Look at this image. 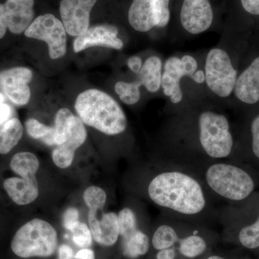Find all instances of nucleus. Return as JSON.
<instances>
[{"label": "nucleus", "instance_id": "nucleus-20", "mask_svg": "<svg viewBox=\"0 0 259 259\" xmlns=\"http://www.w3.org/2000/svg\"><path fill=\"white\" fill-rule=\"evenodd\" d=\"M23 135L21 122L16 117L10 119L0 128V154H7L18 145Z\"/></svg>", "mask_w": 259, "mask_h": 259}, {"label": "nucleus", "instance_id": "nucleus-32", "mask_svg": "<svg viewBox=\"0 0 259 259\" xmlns=\"http://www.w3.org/2000/svg\"><path fill=\"white\" fill-rule=\"evenodd\" d=\"M79 213L77 209L74 207H70L66 209L63 216V225L66 230L72 231L75 226L79 221Z\"/></svg>", "mask_w": 259, "mask_h": 259}, {"label": "nucleus", "instance_id": "nucleus-29", "mask_svg": "<svg viewBox=\"0 0 259 259\" xmlns=\"http://www.w3.org/2000/svg\"><path fill=\"white\" fill-rule=\"evenodd\" d=\"M239 241L247 248L254 249L259 247V217L253 224L245 227L239 233Z\"/></svg>", "mask_w": 259, "mask_h": 259}, {"label": "nucleus", "instance_id": "nucleus-24", "mask_svg": "<svg viewBox=\"0 0 259 259\" xmlns=\"http://www.w3.org/2000/svg\"><path fill=\"white\" fill-rule=\"evenodd\" d=\"M141 86L142 83L139 80L133 82L121 81L115 83V91L121 101L126 105H133L139 102L141 99L140 88Z\"/></svg>", "mask_w": 259, "mask_h": 259}, {"label": "nucleus", "instance_id": "nucleus-22", "mask_svg": "<svg viewBox=\"0 0 259 259\" xmlns=\"http://www.w3.org/2000/svg\"><path fill=\"white\" fill-rule=\"evenodd\" d=\"M149 248V239L143 232L136 231L131 236L123 240L124 254L129 258H135L144 255Z\"/></svg>", "mask_w": 259, "mask_h": 259}, {"label": "nucleus", "instance_id": "nucleus-26", "mask_svg": "<svg viewBox=\"0 0 259 259\" xmlns=\"http://www.w3.org/2000/svg\"><path fill=\"white\" fill-rule=\"evenodd\" d=\"M206 248L207 244L204 238L197 235H192L180 240V253L187 258L199 256L204 253Z\"/></svg>", "mask_w": 259, "mask_h": 259}, {"label": "nucleus", "instance_id": "nucleus-4", "mask_svg": "<svg viewBox=\"0 0 259 259\" xmlns=\"http://www.w3.org/2000/svg\"><path fill=\"white\" fill-rule=\"evenodd\" d=\"M39 166L38 158L32 153H18L12 158L10 168L20 177L7 179L3 186L15 204L26 205L38 197L39 187L35 175Z\"/></svg>", "mask_w": 259, "mask_h": 259}, {"label": "nucleus", "instance_id": "nucleus-28", "mask_svg": "<svg viewBox=\"0 0 259 259\" xmlns=\"http://www.w3.org/2000/svg\"><path fill=\"white\" fill-rule=\"evenodd\" d=\"M83 197L89 209H103L106 203V192L96 186L88 187L83 192Z\"/></svg>", "mask_w": 259, "mask_h": 259}, {"label": "nucleus", "instance_id": "nucleus-27", "mask_svg": "<svg viewBox=\"0 0 259 259\" xmlns=\"http://www.w3.org/2000/svg\"><path fill=\"white\" fill-rule=\"evenodd\" d=\"M117 216H118L120 235L123 240L128 238L133 233L138 231L137 219L132 209L127 207L122 209Z\"/></svg>", "mask_w": 259, "mask_h": 259}, {"label": "nucleus", "instance_id": "nucleus-34", "mask_svg": "<svg viewBox=\"0 0 259 259\" xmlns=\"http://www.w3.org/2000/svg\"><path fill=\"white\" fill-rule=\"evenodd\" d=\"M13 109L8 104L0 102V126L4 125L10 119L13 118Z\"/></svg>", "mask_w": 259, "mask_h": 259}, {"label": "nucleus", "instance_id": "nucleus-16", "mask_svg": "<svg viewBox=\"0 0 259 259\" xmlns=\"http://www.w3.org/2000/svg\"><path fill=\"white\" fill-rule=\"evenodd\" d=\"M88 133L83 122L79 117H75L71 134L66 142L56 146L52 153V159L56 166L66 168L71 166L76 150L87 140Z\"/></svg>", "mask_w": 259, "mask_h": 259}, {"label": "nucleus", "instance_id": "nucleus-6", "mask_svg": "<svg viewBox=\"0 0 259 259\" xmlns=\"http://www.w3.org/2000/svg\"><path fill=\"white\" fill-rule=\"evenodd\" d=\"M199 128L201 146L209 156L223 158L231 154L233 140L226 116L203 112L199 116Z\"/></svg>", "mask_w": 259, "mask_h": 259}, {"label": "nucleus", "instance_id": "nucleus-5", "mask_svg": "<svg viewBox=\"0 0 259 259\" xmlns=\"http://www.w3.org/2000/svg\"><path fill=\"white\" fill-rule=\"evenodd\" d=\"M205 179L211 190L230 200H243L254 190V182L246 171L228 163H214L209 166Z\"/></svg>", "mask_w": 259, "mask_h": 259}, {"label": "nucleus", "instance_id": "nucleus-2", "mask_svg": "<svg viewBox=\"0 0 259 259\" xmlns=\"http://www.w3.org/2000/svg\"><path fill=\"white\" fill-rule=\"evenodd\" d=\"M75 110L83 123L102 134L116 136L127 128L125 112L110 95L100 90H86L76 98Z\"/></svg>", "mask_w": 259, "mask_h": 259}, {"label": "nucleus", "instance_id": "nucleus-41", "mask_svg": "<svg viewBox=\"0 0 259 259\" xmlns=\"http://www.w3.org/2000/svg\"><path fill=\"white\" fill-rule=\"evenodd\" d=\"M207 259H226L223 258L222 257L218 256V255H212V256L209 257Z\"/></svg>", "mask_w": 259, "mask_h": 259}, {"label": "nucleus", "instance_id": "nucleus-1", "mask_svg": "<svg viewBox=\"0 0 259 259\" xmlns=\"http://www.w3.org/2000/svg\"><path fill=\"white\" fill-rule=\"evenodd\" d=\"M148 192L157 205L185 215L198 214L206 205L200 184L183 172L159 174L150 182Z\"/></svg>", "mask_w": 259, "mask_h": 259}, {"label": "nucleus", "instance_id": "nucleus-30", "mask_svg": "<svg viewBox=\"0 0 259 259\" xmlns=\"http://www.w3.org/2000/svg\"><path fill=\"white\" fill-rule=\"evenodd\" d=\"M73 241L77 246L88 248L93 243L92 233L90 228L85 223L79 222L71 231Z\"/></svg>", "mask_w": 259, "mask_h": 259}, {"label": "nucleus", "instance_id": "nucleus-7", "mask_svg": "<svg viewBox=\"0 0 259 259\" xmlns=\"http://www.w3.org/2000/svg\"><path fill=\"white\" fill-rule=\"evenodd\" d=\"M204 76L207 87L220 97L230 96L234 90L237 71L226 51L212 49L206 58Z\"/></svg>", "mask_w": 259, "mask_h": 259}, {"label": "nucleus", "instance_id": "nucleus-13", "mask_svg": "<svg viewBox=\"0 0 259 259\" xmlns=\"http://www.w3.org/2000/svg\"><path fill=\"white\" fill-rule=\"evenodd\" d=\"M182 27L193 35L208 30L213 21V11L209 0H184L180 13Z\"/></svg>", "mask_w": 259, "mask_h": 259}, {"label": "nucleus", "instance_id": "nucleus-11", "mask_svg": "<svg viewBox=\"0 0 259 259\" xmlns=\"http://www.w3.org/2000/svg\"><path fill=\"white\" fill-rule=\"evenodd\" d=\"M97 0H61L60 14L66 31L79 36L90 28V13Z\"/></svg>", "mask_w": 259, "mask_h": 259}, {"label": "nucleus", "instance_id": "nucleus-37", "mask_svg": "<svg viewBox=\"0 0 259 259\" xmlns=\"http://www.w3.org/2000/svg\"><path fill=\"white\" fill-rule=\"evenodd\" d=\"M176 250L172 248H164V249L159 250L156 258L157 259H175L176 258Z\"/></svg>", "mask_w": 259, "mask_h": 259}, {"label": "nucleus", "instance_id": "nucleus-31", "mask_svg": "<svg viewBox=\"0 0 259 259\" xmlns=\"http://www.w3.org/2000/svg\"><path fill=\"white\" fill-rule=\"evenodd\" d=\"M157 1V17L158 28H163L168 25L170 20V0H156Z\"/></svg>", "mask_w": 259, "mask_h": 259}, {"label": "nucleus", "instance_id": "nucleus-9", "mask_svg": "<svg viewBox=\"0 0 259 259\" xmlns=\"http://www.w3.org/2000/svg\"><path fill=\"white\" fill-rule=\"evenodd\" d=\"M197 69V61L192 56L185 55L182 59L171 56L167 59L162 74L161 87L163 93L170 97L172 103H180L183 99L181 79L184 76L192 78Z\"/></svg>", "mask_w": 259, "mask_h": 259}, {"label": "nucleus", "instance_id": "nucleus-40", "mask_svg": "<svg viewBox=\"0 0 259 259\" xmlns=\"http://www.w3.org/2000/svg\"><path fill=\"white\" fill-rule=\"evenodd\" d=\"M192 79L197 83H202L205 81V76H204V72L202 70H198L196 71L194 73Z\"/></svg>", "mask_w": 259, "mask_h": 259}, {"label": "nucleus", "instance_id": "nucleus-39", "mask_svg": "<svg viewBox=\"0 0 259 259\" xmlns=\"http://www.w3.org/2000/svg\"><path fill=\"white\" fill-rule=\"evenodd\" d=\"M74 258L76 259H95V255L93 250L83 248L76 253Z\"/></svg>", "mask_w": 259, "mask_h": 259}, {"label": "nucleus", "instance_id": "nucleus-23", "mask_svg": "<svg viewBox=\"0 0 259 259\" xmlns=\"http://www.w3.org/2000/svg\"><path fill=\"white\" fill-rule=\"evenodd\" d=\"M27 133L32 139L40 140L49 146H56L54 127L44 125L34 118L25 122Z\"/></svg>", "mask_w": 259, "mask_h": 259}, {"label": "nucleus", "instance_id": "nucleus-21", "mask_svg": "<svg viewBox=\"0 0 259 259\" xmlns=\"http://www.w3.org/2000/svg\"><path fill=\"white\" fill-rule=\"evenodd\" d=\"M75 117L76 116L67 108H61L56 113L54 127L56 146L64 144L69 139Z\"/></svg>", "mask_w": 259, "mask_h": 259}, {"label": "nucleus", "instance_id": "nucleus-14", "mask_svg": "<svg viewBox=\"0 0 259 259\" xmlns=\"http://www.w3.org/2000/svg\"><path fill=\"white\" fill-rule=\"evenodd\" d=\"M118 29L112 25H95L76 37L74 41V52L78 53L94 47H103L121 50L123 42L117 37Z\"/></svg>", "mask_w": 259, "mask_h": 259}, {"label": "nucleus", "instance_id": "nucleus-8", "mask_svg": "<svg viewBox=\"0 0 259 259\" xmlns=\"http://www.w3.org/2000/svg\"><path fill=\"white\" fill-rule=\"evenodd\" d=\"M66 33L62 22L51 14L37 17L25 31V36L47 42L51 59L66 54Z\"/></svg>", "mask_w": 259, "mask_h": 259}, {"label": "nucleus", "instance_id": "nucleus-38", "mask_svg": "<svg viewBox=\"0 0 259 259\" xmlns=\"http://www.w3.org/2000/svg\"><path fill=\"white\" fill-rule=\"evenodd\" d=\"M59 259H73L74 253L71 247L67 245H61L59 249Z\"/></svg>", "mask_w": 259, "mask_h": 259}, {"label": "nucleus", "instance_id": "nucleus-3", "mask_svg": "<svg viewBox=\"0 0 259 259\" xmlns=\"http://www.w3.org/2000/svg\"><path fill=\"white\" fill-rule=\"evenodd\" d=\"M57 244L55 228L47 221L35 218L17 231L11 249L20 258L49 257L55 253Z\"/></svg>", "mask_w": 259, "mask_h": 259}, {"label": "nucleus", "instance_id": "nucleus-12", "mask_svg": "<svg viewBox=\"0 0 259 259\" xmlns=\"http://www.w3.org/2000/svg\"><path fill=\"white\" fill-rule=\"evenodd\" d=\"M32 78V71L28 68L5 70L0 72V90L15 105L23 106L30 100L31 94L28 83Z\"/></svg>", "mask_w": 259, "mask_h": 259}, {"label": "nucleus", "instance_id": "nucleus-19", "mask_svg": "<svg viewBox=\"0 0 259 259\" xmlns=\"http://www.w3.org/2000/svg\"><path fill=\"white\" fill-rule=\"evenodd\" d=\"M162 62L156 56L148 58L139 74V81L150 93H155L161 86Z\"/></svg>", "mask_w": 259, "mask_h": 259}, {"label": "nucleus", "instance_id": "nucleus-15", "mask_svg": "<svg viewBox=\"0 0 259 259\" xmlns=\"http://www.w3.org/2000/svg\"><path fill=\"white\" fill-rule=\"evenodd\" d=\"M98 209H90L89 226L95 241L105 246L115 244L120 236L118 216L115 212L104 213L99 218Z\"/></svg>", "mask_w": 259, "mask_h": 259}, {"label": "nucleus", "instance_id": "nucleus-18", "mask_svg": "<svg viewBox=\"0 0 259 259\" xmlns=\"http://www.w3.org/2000/svg\"><path fill=\"white\" fill-rule=\"evenodd\" d=\"M235 95L240 101L255 104L259 101V57L236 80Z\"/></svg>", "mask_w": 259, "mask_h": 259}, {"label": "nucleus", "instance_id": "nucleus-36", "mask_svg": "<svg viewBox=\"0 0 259 259\" xmlns=\"http://www.w3.org/2000/svg\"><path fill=\"white\" fill-rule=\"evenodd\" d=\"M127 64L129 69H131L133 72L139 74L143 66L142 59H141L139 56H131V57L129 58L128 60H127Z\"/></svg>", "mask_w": 259, "mask_h": 259}, {"label": "nucleus", "instance_id": "nucleus-33", "mask_svg": "<svg viewBox=\"0 0 259 259\" xmlns=\"http://www.w3.org/2000/svg\"><path fill=\"white\" fill-rule=\"evenodd\" d=\"M251 133L253 151L255 156L259 158V115L252 122Z\"/></svg>", "mask_w": 259, "mask_h": 259}, {"label": "nucleus", "instance_id": "nucleus-10", "mask_svg": "<svg viewBox=\"0 0 259 259\" xmlns=\"http://www.w3.org/2000/svg\"><path fill=\"white\" fill-rule=\"evenodd\" d=\"M34 0H7L0 3V39L7 30L13 34L25 32L33 21Z\"/></svg>", "mask_w": 259, "mask_h": 259}, {"label": "nucleus", "instance_id": "nucleus-17", "mask_svg": "<svg viewBox=\"0 0 259 259\" xmlns=\"http://www.w3.org/2000/svg\"><path fill=\"white\" fill-rule=\"evenodd\" d=\"M157 1L134 0L128 11V21L134 30L148 32L157 27Z\"/></svg>", "mask_w": 259, "mask_h": 259}, {"label": "nucleus", "instance_id": "nucleus-25", "mask_svg": "<svg viewBox=\"0 0 259 259\" xmlns=\"http://www.w3.org/2000/svg\"><path fill=\"white\" fill-rule=\"evenodd\" d=\"M178 241V236L171 226L162 225L155 231L152 238L153 248L156 250L171 248Z\"/></svg>", "mask_w": 259, "mask_h": 259}, {"label": "nucleus", "instance_id": "nucleus-35", "mask_svg": "<svg viewBox=\"0 0 259 259\" xmlns=\"http://www.w3.org/2000/svg\"><path fill=\"white\" fill-rule=\"evenodd\" d=\"M245 11L251 15H259V0H241Z\"/></svg>", "mask_w": 259, "mask_h": 259}]
</instances>
